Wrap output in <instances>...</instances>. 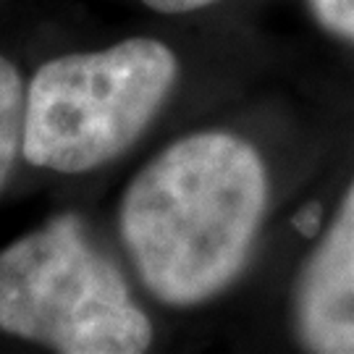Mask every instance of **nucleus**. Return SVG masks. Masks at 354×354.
I'll return each instance as SVG.
<instances>
[{
  "mask_svg": "<svg viewBox=\"0 0 354 354\" xmlns=\"http://www.w3.org/2000/svg\"><path fill=\"white\" fill-rule=\"evenodd\" d=\"M276 150L254 129L178 134L134 174L118 236L142 286L171 310L226 299L250 279L281 207Z\"/></svg>",
  "mask_w": 354,
  "mask_h": 354,
  "instance_id": "obj_1",
  "label": "nucleus"
},
{
  "mask_svg": "<svg viewBox=\"0 0 354 354\" xmlns=\"http://www.w3.org/2000/svg\"><path fill=\"white\" fill-rule=\"evenodd\" d=\"M181 74V55L158 37L45 61L26 82L21 160L61 176L97 171L155 124Z\"/></svg>",
  "mask_w": 354,
  "mask_h": 354,
  "instance_id": "obj_2",
  "label": "nucleus"
},
{
  "mask_svg": "<svg viewBox=\"0 0 354 354\" xmlns=\"http://www.w3.org/2000/svg\"><path fill=\"white\" fill-rule=\"evenodd\" d=\"M0 333L61 354H142L155 342L121 268L71 213L0 250Z\"/></svg>",
  "mask_w": 354,
  "mask_h": 354,
  "instance_id": "obj_3",
  "label": "nucleus"
},
{
  "mask_svg": "<svg viewBox=\"0 0 354 354\" xmlns=\"http://www.w3.org/2000/svg\"><path fill=\"white\" fill-rule=\"evenodd\" d=\"M320 192L297 205L302 247L283 286V330L297 352L354 354V129Z\"/></svg>",
  "mask_w": 354,
  "mask_h": 354,
  "instance_id": "obj_4",
  "label": "nucleus"
},
{
  "mask_svg": "<svg viewBox=\"0 0 354 354\" xmlns=\"http://www.w3.org/2000/svg\"><path fill=\"white\" fill-rule=\"evenodd\" d=\"M24 100L26 82L19 66L0 53V192L24 158Z\"/></svg>",
  "mask_w": 354,
  "mask_h": 354,
  "instance_id": "obj_5",
  "label": "nucleus"
},
{
  "mask_svg": "<svg viewBox=\"0 0 354 354\" xmlns=\"http://www.w3.org/2000/svg\"><path fill=\"white\" fill-rule=\"evenodd\" d=\"M315 35L354 66V0H297Z\"/></svg>",
  "mask_w": 354,
  "mask_h": 354,
  "instance_id": "obj_6",
  "label": "nucleus"
},
{
  "mask_svg": "<svg viewBox=\"0 0 354 354\" xmlns=\"http://www.w3.org/2000/svg\"><path fill=\"white\" fill-rule=\"evenodd\" d=\"M140 3L160 16H197V13L226 8L234 0H140Z\"/></svg>",
  "mask_w": 354,
  "mask_h": 354,
  "instance_id": "obj_7",
  "label": "nucleus"
}]
</instances>
